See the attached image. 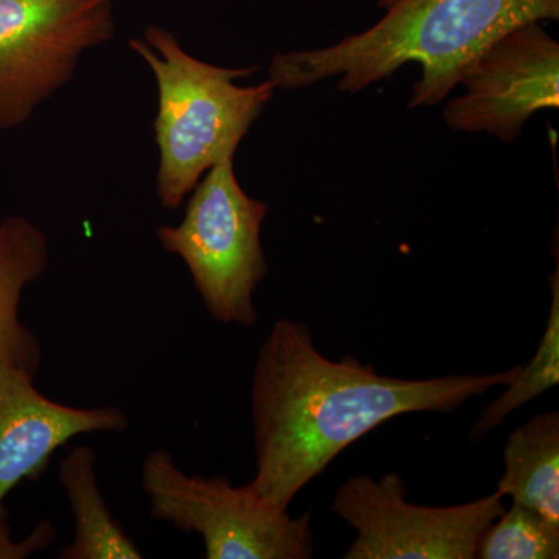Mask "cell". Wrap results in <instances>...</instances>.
<instances>
[{
  "mask_svg": "<svg viewBox=\"0 0 559 559\" xmlns=\"http://www.w3.org/2000/svg\"><path fill=\"white\" fill-rule=\"evenodd\" d=\"M369 31L325 49L275 55V90H299L337 79L358 94L407 62L421 66L409 108L439 105L489 44L530 22L557 21L559 0H395Z\"/></svg>",
  "mask_w": 559,
  "mask_h": 559,
  "instance_id": "cell-2",
  "label": "cell"
},
{
  "mask_svg": "<svg viewBox=\"0 0 559 559\" xmlns=\"http://www.w3.org/2000/svg\"><path fill=\"white\" fill-rule=\"evenodd\" d=\"M46 235L24 216L0 221V366L17 367L36 377L43 360L38 337L21 322L25 286L47 270Z\"/></svg>",
  "mask_w": 559,
  "mask_h": 559,
  "instance_id": "cell-10",
  "label": "cell"
},
{
  "mask_svg": "<svg viewBox=\"0 0 559 559\" xmlns=\"http://www.w3.org/2000/svg\"><path fill=\"white\" fill-rule=\"evenodd\" d=\"M130 47L153 70L159 90L154 138L160 151L157 194L178 209L202 176L235 156L253 121L274 95L270 80L238 86L257 68L229 69L191 57L165 28L148 27Z\"/></svg>",
  "mask_w": 559,
  "mask_h": 559,
  "instance_id": "cell-3",
  "label": "cell"
},
{
  "mask_svg": "<svg viewBox=\"0 0 559 559\" xmlns=\"http://www.w3.org/2000/svg\"><path fill=\"white\" fill-rule=\"evenodd\" d=\"M333 511L356 532L345 559H474L481 533L506 506L499 492L460 506H417L399 474L389 473L345 481Z\"/></svg>",
  "mask_w": 559,
  "mask_h": 559,
  "instance_id": "cell-7",
  "label": "cell"
},
{
  "mask_svg": "<svg viewBox=\"0 0 559 559\" xmlns=\"http://www.w3.org/2000/svg\"><path fill=\"white\" fill-rule=\"evenodd\" d=\"M550 314L539 341L535 356L527 367H521L513 380L507 384L506 393L492 401L481 412L476 425L469 433L471 441H479L487 433L498 428L511 412L521 409L530 401L538 399L547 390L559 384V266L557 257V270L550 277Z\"/></svg>",
  "mask_w": 559,
  "mask_h": 559,
  "instance_id": "cell-13",
  "label": "cell"
},
{
  "mask_svg": "<svg viewBox=\"0 0 559 559\" xmlns=\"http://www.w3.org/2000/svg\"><path fill=\"white\" fill-rule=\"evenodd\" d=\"M520 366L468 377H384L353 356L325 358L305 323L278 319L261 344L250 389L257 473L249 487L278 510L337 455L382 423L414 414H451L507 385Z\"/></svg>",
  "mask_w": 559,
  "mask_h": 559,
  "instance_id": "cell-1",
  "label": "cell"
},
{
  "mask_svg": "<svg viewBox=\"0 0 559 559\" xmlns=\"http://www.w3.org/2000/svg\"><path fill=\"white\" fill-rule=\"evenodd\" d=\"M476 558L557 559L559 525L513 502L481 533Z\"/></svg>",
  "mask_w": 559,
  "mask_h": 559,
  "instance_id": "cell-14",
  "label": "cell"
},
{
  "mask_svg": "<svg viewBox=\"0 0 559 559\" xmlns=\"http://www.w3.org/2000/svg\"><path fill=\"white\" fill-rule=\"evenodd\" d=\"M57 528L49 520L40 521L25 539L14 540L9 516H0V559H24L49 549Z\"/></svg>",
  "mask_w": 559,
  "mask_h": 559,
  "instance_id": "cell-15",
  "label": "cell"
},
{
  "mask_svg": "<svg viewBox=\"0 0 559 559\" xmlns=\"http://www.w3.org/2000/svg\"><path fill=\"white\" fill-rule=\"evenodd\" d=\"M395 2V0H378V5L381 7V9H389L392 3Z\"/></svg>",
  "mask_w": 559,
  "mask_h": 559,
  "instance_id": "cell-16",
  "label": "cell"
},
{
  "mask_svg": "<svg viewBox=\"0 0 559 559\" xmlns=\"http://www.w3.org/2000/svg\"><path fill=\"white\" fill-rule=\"evenodd\" d=\"M459 84L466 94L444 108L448 127L514 142L533 114L558 109V43L540 22L521 25L477 55Z\"/></svg>",
  "mask_w": 559,
  "mask_h": 559,
  "instance_id": "cell-8",
  "label": "cell"
},
{
  "mask_svg": "<svg viewBox=\"0 0 559 559\" xmlns=\"http://www.w3.org/2000/svg\"><path fill=\"white\" fill-rule=\"evenodd\" d=\"M33 380L28 371L0 366V516H9L7 496L24 480H38L73 437L130 426L120 407L66 406L44 396Z\"/></svg>",
  "mask_w": 559,
  "mask_h": 559,
  "instance_id": "cell-9",
  "label": "cell"
},
{
  "mask_svg": "<svg viewBox=\"0 0 559 559\" xmlns=\"http://www.w3.org/2000/svg\"><path fill=\"white\" fill-rule=\"evenodd\" d=\"M270 205L241 189L234 157L200 179L178 226L157 230L165 252L186 263L213 320L253 326L259 320L253 294L266 277L261 224Z\"/></svg>",
  "mask_w": 559,
  "mask_h": 559,
  "instance_id": "cell-4",
  "label": "cell"
},
{
  "mask_svg": "<svg viewBox=\"0 0 559 559\" xmlns=\"http://www.w3.org/2000/svg\"><path fill=\"white\" fill-rule=\"evenodd\" d=\"M498 489L502 498L559 525V414L543 412L510 433Z\"/></svg>",
  "mask_w": 559,
  "mask_h": 559,
  "instance_id": "cell-11",
  "label": "cell"
},
{
  "mask_svg": "<svg viewBox=\"0 0 559 559\" xmlns=\"http://www.w3.org/2000/svg\"><path fill=\"white\" fill-rule=\"evenodd\" d=\"M142 489L153 520L198 533L207 559H308L314 554L310 513L290 516L260 499L249 485L221 476H189L171 452L143 460Z\"/></svg>",
  "mask_w": 559,
  "mask_h": 559,
  "instance_id": "cell-5",
  "label": "cell"
},
{
  "mask_svg": "<svg viewBox=\"0 0 559 559\" xmlns=\"http://www.w3.org/2000/svg\"><path fill=\"white\" fill-rule=\"evenodd\" d=\"M97 454L90 447H76L61 460V487L68 495L75 535L61 550V559H140L134 539L110 513L95 474Z\"/></svg>",
  "mask_w": 559,
  "mask_h": 559,
  "instance_id": "cell-12",
  "label": "cell"
},
{
  "mask_svg": "<svg viewBox=\"0 0 559 559\" xmlns=\"http://www.w3.org/2000/svg\"><path fill=\"white\" fill-rule=\"evenodd\" d=\"M116 0H0V130H14L116 33Z\"/></svg>",
  "mask_w": 559,
  "mask_h": 559,
  "instance_id": "cell-6",
  "label": "cell"
}]
</instances>
